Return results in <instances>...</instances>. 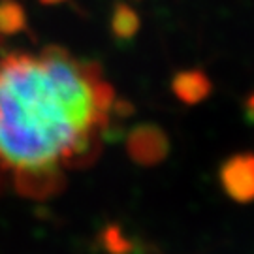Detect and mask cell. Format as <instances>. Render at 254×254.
I'll return each mask as SVG.
<instances>
[{
    "label": "cell",
    "mask_w": 254,
    "mask_h": 254,
    "mask_svg": "<svg viewBox=\"0 0 254 254\" xmlns=\"http://www.w3.org/2000/svg\"><path fill=\"white\" fill-rule=\"evenodd\" d=\"M115 104L98 66L63 47L0 61V164L21 190H51L63 166L91 160Z\"/></svg>",
    "instance_id": "6da1fadb"
},
{
    "label": "cell",
    "mask_w": 254,
    "mask_h": 254,
    "mask_svg": "<svg viewBox=\"0 0 254 254\" xmlns=\"http://www.w3.org/2000/svg\"><path fill=\"white\" fill-rule=\"evenodd\" d=\"M222 189L239 203L254 201V154H236L220 170Z\"/></svg>",
    "instance_id": "7a4b0ae2"
},
{
    "label": "cell",
    "mask_w": 254,
    "mask_h": 254,
    "mask_svg": "<svg viewBox=\"0 0 254 254\" xmlns=\"http://www.w3.org/2000/svg\"><path fill=\"white\" fill-rule=\"evenodd\" d=\"M127 149L134 162L141 166H154L166 158V154L170 151V143L166 134L158 127L141 125L130 132Z\"/></svg>",
    "instance_id": "3957f363"
},
{
    "label": "cell",
    "mask_w": 254,
    "mask_h": 254,
    "mask_svg": "<svg viewBox=\"0 0 254 254\" xmlns=\"http://www.w3.org/2000/svg\"><path fill=\"white\" fill-rule=\"evenodd\" d=\"M172 89L175 96L185 104H198L205 100L211 92V81L200 70L181 72L173 77Z\"/></svg>",
    "instance_id": "277c9868"
},
{
    "label": "cell",
    "mask_w": 254,
    "mask_h": 254,
    "mask_svg": "<svg viewBox=\"0 0 254 254\" xmlns=\"http://www.w3.org/2000/svg\"><path fill=\"white\" fill-rule=\"evenodd\" d=\"M27 27V15L21 4L15 0L0 2V32L2 34H17Z\"/></svg>",
    "instance_id": "5b68a950"
},
{
    "label": "cell",
    "mask_w": 254,
    "mask_h": 254,
    "mask_svg": "<svg viewBox=\"0 0 254 254\" xmlns=\"http://www.w3.org/2000/svg\"><path fill=\"white\" fill-rule=\"evenodd\" d=\"M137 27H139V19H137L136 13L125 4L117 6L115 13H113V19H111L113 34L121 38V40H128V38H132L137 32Z\"/></svg>",
    "instance_id": "8992f818"
},
{
    "label": "cell",
    "mask_w": 254,
    "mask_h": 254,
    "mask_svg": "<svg viewBox=\"0 0 254 254\" xmlns=\"http://www.w3.org/2000/svg\"><path fill=\"white\" fill-rule=\"evenodd\" d=\"M104 243L111 254H127L130 251V243L117 226H109L104 232Z\"/></svg>",
    "instance_id": "52a82bcc"
},
{
    "label": "cell",
    "mask_w": 254,
    "mask_h": 254,
    "mask_svg": "<svg viewBox=\"0 0 254 254\" xmlns=\"http://www.w3.org/2000/svg\"><path fill=\"white\" fill-rule=\"evenodd\" d=\"M247 115L253 119V123H254V96H251L249 102H247Z\"/></svg>",
    "instance_id": "ba28073f"
},
{
    "label": "cell",
    "mask_w": 254,
    "mask_h": 254,
    "mask_svg": "<svg viewBox=\"0 0 254 254\" xmlns=\"http://www.w3.org/2000/svg\"><path fill=\"white\" fill-rule=\"evenodd\" d=\"M40 2H44V4H47V6H55V4H61V2H64V0H40Z\"/></svg>",
    "instance_id": "9c48e42d"
}]
</instances>
